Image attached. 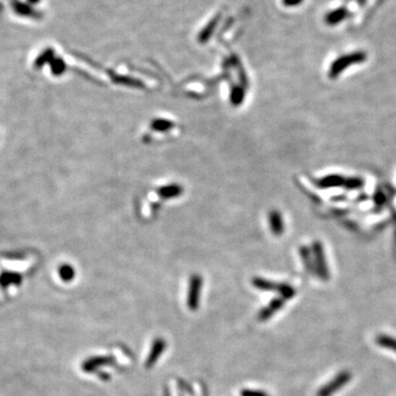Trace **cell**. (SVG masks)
I'll list each match as a JSON object with an SVG mask.
<instances>
[{
    "mask_svg": "<svg viewBox=\"0 0 396 396\" xmlns=\"http://www.w3.org/2000/svg\"><path fill=\"white\" fill-rule=\"evenodd\" d=\"M348 16H349V11H348L347 8L340 7L338 9L328 12L325 16V22L328 25H336L343 21Z\"/></svg>",
    "mask_w": 396,
    "mask_h": 396,
    "instance_id": "cell-9",
    "label": "cell"
},
{
    "mask_svg": "<svg viewBox=\"0 0 396 396\" xmlns=\"http://www.w3.org/2000/svg\"><path fill=\"white\" fill-rule=\"evenodd\" d=\"M252 284L253 286L259 288L261 291H265V292H279V288H281V284H277V283H273L271 281H266V279L263 278H253L252 279Z\"/></svg>",
    "mask_w": 396,
    "mask_h": 396,
    "instance_id": "cell-10",
    "label": "cell"
},
{
    "mask_svg": "<svg viewBox=\"0 0 396 396\" xmlns=\"http://www.w3.org/2000/svg\"><path fill=\"white\" fill-rule=\"evenodd\" d=\"M61 275L64 279L68 281V279H71L74 277V271H73V269L70 268V266H64L61 270Z\"/></svg>",
    "mask_w": 396,
    "mask_h": 396,
    "instance_id": "cell-16",
    "label": "cell"
},
{
    "mask_svg": "<svg viewBox=\"0 0 396 396\" xmlns=\"http://www.w3.org/2000/svg\"><path fill=\"white\" fill-rule=\"evenodd\" d=\"M203 286V279L199 275H193L189 281L188 295H187V306L193 312H196L199 306L200 290Z\"/></svg>",
    "mask_w": 396,
    "mask_h": 396,
    "instance_id": "cell-5",
    "label": "cell"
},
{
    "mask_svg": "<svg viewBox=\"0 0 396 396\" xmlns=\"http://www.w3.org/2000/svg\"><path fill=\"white\" fill-rule=\"evenodd\" d=\"M284 304H285V299L282 298V297H279V296L277 297V298L271 300L268 306H265L264 308L261 309L259 315H257V318H259V320H261V321H265V320L270 319V318L272 317L274 314H277L279 309H282Z\"/></svg>",
    "mask_w": 396,
    "mask_h": 396,
    "instance_id": "cell-7",
    "label": "cell"
},
{
    "mask_svg": "<svg viewBox=\"0 0 396 396\" xmlns=\"http://www.w3.org/2000/svg\"><path fill=\"white\" fill-rule=\"evenodd\" d=\"M363 180L359 178H344L341 175H328L317 180L320 188L344 187L347 189H358L362 187Z\"/></svg>",
    "mask_w": 396,
    "mask_h": 396,
    "instance_id": "cell-2",
    "label": "cell"
},
{
    "mask_svg": "<svg viewBox=\"0 0 396 396\" xmlns=\"http://www.w3.org/2000/svg\"><path fill=\"white\" fill-rule=\"evenodd\" d=\"M303 0H283L284 5L288 6V7H292V6H297L299 5V3H302Z\"/></svg>",
    "mask_w": 396,
    "mask_h": 396,
    "instance_id": "cell-17",
    "label": "cell"
},
{
    "mask_svg": "<svg viewBox=\"0 0 396 396\" xmlns=\"http://www.w3.org/2000/svg\"><path fill=\"white\" fill-rule=\"evenodd\" d=\"M14 8H15V11L17 12V14H19L21 16H31V17L36 16L37 17V12H34L31 8L25 6V5H22V3H19V2L15 3Z\"/></svg>",
    "mask_w": 396,
    "mask_h": 396,
    "instance_id": "cell-14",
    "label": "cell"
},
{
    "mask_svg": "<svg viewBox=\"0 0 396 396\" xmlns=\"http://www.w3.org/2000/svg\"><path fill=\"white\" fill-rule=\"evenodd\" d=\"M270 223H271V228H272V231L274 232L275 235H279L283 232V221L281 219V216H279V214L274 212L271 214L270 216Z\"/></svg>",
    "mask_w": 396,
    "mask_h": 396,
    "instance_id": "cell-13",
    "label": "cell"
},
{
    "mask_svg": "<svg viewBox=\"0 0 396 396\" xmlns=\"http://www.w3.org/2000/svg\"><path fill=\"white\" fill-rule=\"evenodd\" d=\"M116 364V360L113 356H94V358L86 361L83 364V369L86 372H93L100 367Z\"/></svg>",
    "mask_w": 396,
    "mask_h": 396,
    "instance_id": "cell-8",
    "label": "cell"
},
{
    "mask_svg": "<svg viewBox=\"0 0 396 396\" xmlns=\"http://www.w3.org/2000/svg\"><path fill=\"white\" fill-rule=\"evenodd\" d=\"M313 257L314 264H315L316 274L324 281L329 279V269L327 265V261L325 257L324 249L320 242H315L313 245Z\"/></svg>",
    "mask_w": 396,
    "mask_h": 396,
    "instance_id": "cell-4",
    "label": "cell"
},
{
    "mask_svg": "<svg viewBox=\"0 0 396 396\" xmlns=\"http://www.w3.org/2000/svg\"><path fill=\"white\" fill-rule=\"evenodd\" d=\"M368 55L364 51H356L354 53H349L342 57L338 58L336 61L333 62L329 68V77L330 79H336L341 73L351 65H356V64H361L367 59Z\"/></svg>",
    "mask_w": 396,
    "mask_h": 396,
    "instance_id": "cell-1",
    "label": "cell"
},
{
    "mask_svg": "<svg viewBox=\"0 0 396 396\" xmlns=\"http://www.w3.org/2000/svg\"><path fill=\"white\" fill-rule=\"evenodd\" d=\"M351 380V373L349 371H342L337 374L333 380L322 385L319 391L317 392V396H333L341 390L344 385H347Z\"/></svg>",
    "mask_w": 396,
    "mask_h": 396,
    "instance_id": "cell-3",
    "label": "cell"
},
{
    "mask_svg": "<svg viewBox=\"0 0 396 396\" xmlns=\"http://www.w3.org/2000/svg\"><path fill=\"white\" fill-rule=\"evenodd\" d=\"M300 255H302V259L304 261V264H305V268H306L307 271H309L312 274H316V270H315V264H314V257H312L313 255H311V252L307 248H302L300 249Z\"/></svg>",
    "mask_w": 396,
    "mask_h": 396,
    "instance_id": "cell-12",
    "label": "cell"
},
{
    "mask_svg": "<svg viewBox=\"0 0 396 396\" xmlns=\"http://www.w3.org/2000/svg\"><path fill=\"white\" fill-rule=\"evenodd\" d=\"M241 396H269V394L264 391L260 390H249L244 389L241 391Z\"/></svg>",
    "mask_w": 396,
    "mask_h": 396,
    "instance_id": "cell-15",
    "label": "cell"
},
{
    "mask_svg": "<svg viewBox=\"0 0 396 396\" xmlns=\"http://www.w3.org/2000/svg\"><path fill=\"white\" fill-rule=\"evenodd\" d=\"M376 341L380 347L385 348V349H390L396 354V338L387 335H378Z\"/></svg>",
    "mask_w": 396,
    "mask_h": 396,
    "instance_id": "cell-11",
    "label": "cell"
},
{
    "mask_svg": "<svg viewBox=\"0 0 396 396\" xmlns=\"http://www.w3.org/2000/svg\"><path fill=\"white\" fill-rule=\"evenodd\" d=\"M166 349V342L163 338H157L154 340L151 347V350H150V354L148 356V358L145 360V368L146 369H151L154 364L158 362V360L161 358V356L163 355V352Z\"/></svg>",
    "mask_w": 396,
    "mask_h": 396,
    "instance_id": "cell-6",
    "label": "cell"
}]
</instances>
